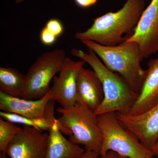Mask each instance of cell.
Returning <instances> with one entry per match:
<instances>
[{
    "instance_id": "10",
    "label": "cell",
    "mask_w": 158,
    "mask_h": 158,
    "mask_svg": "<svg viewBox=\"0 0 158 158\" xmlns=\"http://www.w3.org/2000/svg\"><path fill=\"white\" fill-rule=\"evenodd\" d=\"M48 133L24 126L9 143L6 153L10 158H44Z\"/></svg>"
},
{
    "instance_id": "15",
    "label": "cell",
    "mask_w": 158,
    "mask_h": 158,
    "mask_svg": "<svg viewBox=\"0 0 158 158\" xmlns=\"http://www.w3.org/2000/svg\"><path fill=\"white\" fill-rule=\"evenodd\" d=\"M26 76L10 67L0 68V92L11 97L23 98L25 90Z\"/></svg>"
},
{
    "instance_id": "8",
    "label": "cell",
    "mask_w": 158,
    "mask_h": 158,
    "mask_svg": "<svg viewBox=\"0 0 158 158\" xmlns=\"http://www.w3.org/2000/svg\"><path fill=\"white\" fill-rule=\"evenodd\" d=\"M85 63L83 60L75 61L66 57L59 76L54 79L48 92L51 100L59 103L61 107H70L77 102V77Z\"/></svg>"
},
{
    "instance_id": "6",
    "label": "cell",
    "mask_w": 158,
    "mask_h": 158,
    "mask_svg": "<svg viewBox=\"0 0 158 158\" xmlns=\"http://www.w3.org/2000/svg\"><path fill=\"white\" fill-rule=\"evenodd\" d=\"M65 51L56 48L44 53L31 65L25 75V90L22 98L37 100L50 89L51 81L61 70L65 59Z\"/></svg>"
},
{
    "instance_id": "2",
    "label": "cell",
    "mask_w": 158,
    "mask_h": 158,
    "mask_svg": "<svg viewBox=\"0 0 158 158\" xmlns=\"http://www.w3.org/2000/svg\"><path fill=\"white\" fill-rule=\"evenodd\" d=\"M71 54L89 64L102 85L104 99L94 113L97 115L109 112L127 113L139 94L133 90L124 78L108 68L91 50L88 49V52L86 53L81 49L73 48Z\"/></svg>"
},
{
    "instance_id": "4",
    "label": "cell",
    "mask_w": 158,
    "mask_h": 158,
    "mask_svg": "<svg viewBox=\"0 0 158 158\" xmlns=\"http://www.w3.org/2000/svg\"><path fill=\"white\" fill-rule=\"evenodd\" d=\"M57 111L61 114L58 118L59 129L69 136V141L84 145L85 151L100 152L102 135L94 111L79 102L70 107L59 108Z\"/></svg>"
},
{
    "instance_id": "26",
    "label": "cell",
    "mask_w": 158,
    "mask_h": 158,
    "mask_svg": "<svg viewBox=\"0 0 158 158\" xmlns=\"http://www.w3.org/2000/svg\"><path fill=\"white\" fill-rule=\"evenodd\" d=\"M153 158V157H150V158Z\"/></svg>"
},
{
    "instance_id": "14",
    "label": "cell",
    "mask_w": 158,
    "mask_h": 158,
    "mask_svg": "<svg viewBox=\"0 0 158 158\" xmlns=\"http://www.w3.org/2000/svg\"><path fill=\"white\" fill-rule=\"evenodd\" d=\"M59 126L57 120L49 130L44 158H78L85 152V150L65 138Z\"/></svg>"
},
{
    "instance_id": "19",
    "label": "cell",
    "mask_w": 158,
    "mask_h": 158,
    "mask_svg": "<svg viewBox=\"0 0 158 158\" xmlns=\"http://www.w3.org/2000/svg\"><path fill=\"white\" fill-rule=\"evenodd\" d=\"M40 38L44 45L49 46L53 45L57 41L58 37L44 27L40 31Z\"/></svg>"
},
{
    "instance_id": "1",
    "label": "cell",
    "mask_w": 158,
    "mask_h": 158,
    "mask_svg": "<svg viewBox=\"0 0 158 158\" xmlns=\"http://www.w3.org/2000/svg\"><path fill=\"white\" fill-rule=\"evenodd\" d=\"M144 7V0H127L121 9L96 18L90 27L77 32L75 37L107 46L120 44L126 40L124 35L129 37L133 34Z\"/></svg>"
},
{
    "instance_id": "24",
    "label": "cell",
    "mask_w": 158,
    "mask_h": 158,
    "mask_svg": "<svg viewBox=\"0 0 158 158\" xmlns=\"http://www.w3.org/2000/svg\"><path fill=\"white\" fill-rule=\"evenodd\" d=\"M0 158H7L6 152H0Z\"/></svg>"
},
{
    "instance_id": "23",
    "label": "cell",
    "mask_w": 158,
    "mask_h": 158,
    "mask_svg": "<svg viewBox=\"0 0 158 158\" xmlns=\"http://www.w3.org/2000/svg\"><path fill=\"white\" fill-rule=\"evenodd\" d=\"M154 156H156L158 157V141L156 143L155 145L153 148L152 150Z\"/></svg>"
},
{
    "instance_id": "5",
    "label": "cell",
    "mask_w": 158,
    "mask_h": 158,
    "mask_svg": "<svg viewBox=\"0 0 158 158\" xmlns=\"http://www.w3.org/2000/svg\"><path fill=\"white\" fill-rule=\"evenodd\" d=\"M103 141L100 155L109 151L127 158H148L154 156L152 151L141 144L137 137L124 127L116 112L97 115Z\"/></svg>"
},
{
    "instance_id": "25",
    "label": "cell",
    "mask_w": 158,
    "mask_h": 158,
    "mask_svg": "<svg viewBox=\"0 0 158 158\" xmlns=\"http://www.w3.org/2000/svg\"><path fill=\"white\" fill-rule=\"evenodd\" d=\"M15 3L17 4H19V3H21L22 2H23L24 0H15Z\"/></svg>"
},
{
    "instance_id": "22",
    "label": "cell",
    "mask_w": 158,
    "mask_h": 158,
    "mask_svg": "<svg viewBox=\"0 0 158 158\" xmlns=\"http://www.w3.org/2000/svg\"><path fill=\"white\" fill-rule=\"evenodd\" d=\"M98 158H127L120 156L117 153L112 151H109L102 155H101Z\"/></svg>"
},
{
    "instance_id": "17",
    "label": "cell",
    "mask_w": 158,
    "mask_h": 158,
    "mask_svg": "<svg viewBox=\"0 0 158 158\" xmlns=\"http://www.w3.org/2000/svg\"><path fill=\"white\" fill-rule=\"evenodd\" d=\"M22 128L18 127L14 123L0 118V152H6L9 143Z\"/></svg>"
},
{
    "instance_id": "20",
    "label": "cell",
    "mask_w": 158,
    "mask_h": 158,
    "mask_svg": "<svg viewBox=\"0 0 158 158\" xmlns=\"http://www.w3.org/2000/svg\"><path fill=\"white\" fill-rule=\"evenodd\" d=\"M76 5L82 8H88L94 6L98 0H73Z\"/></svg>"
},
{
    "instance_id": "18",
    "label": "cell",
    "mask_w": 158,
    "mask_h": 158,
    "mask_svg": "<svg viewBox=\"0 0 158 158\" xmlns=\"http://www.w3.org/2000/svg\"><path fill=\"white\" fill-rule=\"evenodd\" d=\"M45 27L56 37L61 36L64 32V26L62 22L57 19H51L46 23Z\"/></svg>"
},
{
    "instance_id": "16",
    "label": "cell",
    "mask_w": 158,
    "mask_h": 158,
    "mask_svg": "<svg viewBox=\"0 0 158 158\" xmlns=\"http://www.w3.org/2000/svg\"><path fill=\"white\" fill-rule=\"evenodd\" d=\"M55 108H53L46 116L42 118H31L25 117L9 112H0L1 117L5 120L14 123H20L24 126L48 132L55 122L58 120L54 115Z\"/></svg>"
},
{
    "instance_id": "21",
    "label": "cell",
    "mask_w": 158,
    "mask_h": 158,
    "mask_svg": "<svg viewBox=\"0 0 158 158\" xmlns=\"http://www.w3.org/2000/svg\"><path fill=\"white\" fill-rule=\"evenodd\" d=\"M100 153L98 151H85V152L77 158H98Z\"/></svg>"
},
{
    "instance_id": "12",
    "label": "cell",
    "mask_w": 158,
    "mask_h": 158,
    "mask_svg": "<svg viewBox=\"0 0 158 158\" xmlns=\"http://www.w3.org/2000/svg\"><path fill=\"white\" fill-rule=\"evenodd\" d=\"M104 96L102 85L96 73L82 67L77 77V102L85 105L94 112Z\"/></svg>"
},
{
    "instance_id": "3",
    "label": "cell",
    "mask_w": 158,
    "mask_h": 158,
    "mask_svg": "<svg viewBox=\"0 0 158 158\" xmlns=\"http://www.w3.org/2000/svg\"><path fill=\"white\" fill-rule=\"evenodd\" d=\"M81 42L93 51L108 68L124 78L134 91L140 93L146 70L141 67V63L144 59L136 42H123L117 45L107 46L90 40Z\"/></svg>"
},
{
    "instance_id": "9",
    "label": "cell",
    "mask_w": 158,
    "mask_h": 158,
    "mask_svg": "<svg viewBox=\"0 0 158 158\" xmlns=\"http://www.w3.org/2000/svg\"><path fill=\"white\" fill-rule=\"evenodd\" d=\"M121 124L149 150L158 141V102L144 113L135 115L116 113Z\"/></svg>"
},
{
    "instance_id": "13",
    "label": "cell",
    "mask_w": 158,
    "mask_h": 158,
    "mask_svg": "<svg viewBox=\"0 0 158 158\" xmlns=\"http://www.w3.org/2000/svg\"><path fill=\"white\" fill-rule=\"evenodd\" d=\"M158 102V58L151 59L143 86L137 100L125 114L135 115L144 113Z\"/></svg>"
},
{
    "instance_id": "11",
    "label": "cell",
    "mask_w": 158,
    "mask_h": 158,
    "mask_svg": "<svg viewBox=\"0 0 158 158\" xmlns=\"http://www.w3.org/2000/svg\"><path fill=\"white\" fill-rule=\"evenodd\" d=\"M55 102L48 93L40 99L28 100L14 97L0 92V109L28 118H42L55 108Z\"/></svg>"
},
{
    "instance_id": "7",
    "label": "cell",
    "mask_w": 158,
    "mask_h": 158,
    "mask_svg": "<svg viewBox=\"0 0 158 158\" xmlns=\"http://www.w3.org/2000/svg\"><path fill=\"white\" fill-rule=\"evenodd\" d=\"M124 42H136L143 59L158 52V0H152L133 34Z\"/></svg>"
}]
</instances>
